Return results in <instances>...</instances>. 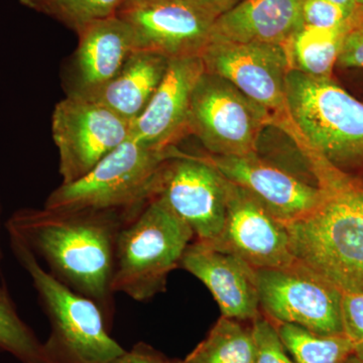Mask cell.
Masks as SVG:
<instances>
[{
  "label": "cell",
  "instance_id": "cell-8",
  "mask_svg": "<svg viewBox=\"0 0 363 363\" xmlns=\"http://www.w3.org/2000/svg\"><path fill=\"white\" fill-rule=\"evenodd\" d=\"M152 198L162 200L186 222L196 240L213 243L221 235L225 221L224 177L204 157L174 147L152 180Z\"/></svg>",
  "mask_w": 363,
  "mask_h": 363
},
{
  "label": "cell",
  "instance_id": "cell-2",
  "mask_svg": "<svg viewBox=\"0 0 363 363\" xmlns=\"http://www.w3.org/2000/svg\"><path fill=\"white\" fill-rule=\"evenodd\" d=\"M321 201L286 223L294 257L341 294H363V179L297 145Z\"/></svg>",
  "mask_w": 363,
  "mask_h": 363
},
{
  "label": "cell",
  "instance_id": "cell-17",
  "mask_svg": "<svg viewBox=\"0 0 363 363\" xmlns=\"http://www.w3.org/2000/svg\"><path fill=\"white\" fill-rule=\"evenodd\" d=\"M78 37L70 94L87 98L116 77L138 45L130 26L118 16L85 26Z\"/></svg>",
  "mask_w": 363,
  "mask_h": 363
},
{
  "label": "cell",
  "instance_id": "cell-3",
  "mask_svg": "<svg viewBox=\"0 0 363 363\" xmlns=\"http://www.w3.org/2000/svg\"><path fill=\"white\" fill-rule=\"evenodd\" d=\"M286 99L289 119L276 128L339 168L363 164L362 102L332 77L295 69L286 76Z\"/></svg>",
  "mask_w": 363,
  "mask_h": 363
},
{
  "label": "cell",
  "instance_id": "cell-20",
  "mask_svg": "<svg viewBox=\"0 0 363 363\" xmlns=\"http://www.w3.org/2000/svg\"><path fill=\"white\" fill-rule=\"evenodd\" d=\"M350 30L303 25L284 45L291 67L313 77L331 78L344 38Z\"/></svg>",
  "mask_w": 363,
  "mask_h": 363
},
{
  "label": "cell",
  "instance_id": "cell-26",
  "mask_svg": "<svg viewBox=\"0 0 363 363\" xmlns=\"http://www.w3.org/2000/svg\"><path fill=\"white\" fill-rule=\"evenodd\" d=\"M252 322L255 363H295L289 357L274 321L259 315Z\"/></svg>",
  "mask_w": 363,
  "mask_h": 363
},
{
  "label": "cell",
  "instance_id": "cell-25",
  "mask_svg": "<svg viewBox=\"0 0 363 363\" xmlns=\"http://www.w3.org/2000/svg\"><path fill=\"white\" fill-rule=\"evenodd\" d=\"M303 25L319 28H352L363 26L362 21L327 0H304Z\"/></svg>",
  "mask_w": 363,
  "mask_h": 363
},
{
  "label": "cell",
  "instance_id": "cell-9",
  "mask_svg": "<svg viewBox=\"0 0 363 363\" xmlns=\"http://www.w3.org/2000/svg\"><path fill=\"white\" fill-rule=\"evenodd\" d=\"M255 277L260 308L272 321L298 325L320 335L344 334L342 294L298 260L257 269Z\"/></svg>",
  "mask_w": 363,
  "mask_h": 363
},
{
  "label": "cell",
  "instance_id": "cell-22",
  "mask_svg": "<svg viewBox=\"0 0 363 363\" xmlns=\"http://www.w3.org/2000/svg\"><path fill=\"white\" fill-rule=\"evenodd\" d=\"M279 335L295 363H342L354 348L341 335H320L298 325L277 323Z\"/></svg>",
  "mask_w": 363,
  "mask_h": 363
},
{
  "label": "cell",
  "instance_id": "cell-33",
  "mask_svg": "<svg viewBox=\"0 0 363 363\" xmlns=\"http://www.w3.org/2000/svg\"><path fill=\"white\" fill-rule=\"evenodd\" d=\"M342 363H363V358L357 357V354H352L347 359L344 360Z\"/></svg>",
  "mask_w": 363,
  "mask_h": 363
},
{
  "label": "cell",
  "instance_id": "cell-27",
  "mask_svg": "<svg viewBox=\"0 0 363 363\" xmlns=\"http://www.w3.org/2000/svg\"><path fill=\"white\" fill-rule=\"evenodd\" d=\"M341 315L344 335L352 343L354 354L363 358V294H342Z\"/></svg>",
  "mask_w": 363,
  "mask_h": 363
},
{
  "label": "cell",
  "instance_id": "cell-18",
  "mask_svg": "<svg viewBox=\"0 0 363 363\" xmlns=\"http://www.w3.org/2000/svg\"><path fill=\"white\" fill-rule=\"evenodd\" d=\"M304 0H243L212 26L211 40L285 45L303 26Z\"/></svg>",
  "mask_w": 363,
  "mask_h": 363
},
{
  "label": "cell",
  "instance_id": "cell-32",
  "mask_svg": "<svg viewBox=\"0 0 363 363\" xmlns=\"http://www.w3.org/2000/svg\"><path fill=\"white\" fill-rule=\"evenodd\" d=\"M327 1L341 7L344 11H348V13L353 14V16H357V18L362 21V18H359V14H358L357 0H327Z\"/></svg>",
  "mask_w": 363,
  "mask_h": 363
},
{
  "label": "cell",
  "instance_id": "cell-21",
  "mask_svg": "<svg viewBox=\"0 0 363 363\" xmlns=\"http://www.w3.org/2000/svg\"><path fill=\"white\" fill-rule=\"evenodd\" d=\"M252 327L221 316L206 338L185 358L186 363H255Z\"/></svg>",
  "mask_w": 363,
  "mask_h": 363
},
{
  "label": "cell",
  "instance_id": "cell-23",
  "mask_svg": "<svg viewBox=\"0 0 363 363\" xmlns=\"http://www.w3.org/2000/svg\"><path fill=\"white\" fill-rule=\"evenodd\" d=\"M0 350L23 363H48L44 343L21 319L0 272Z\"/></svg>",
  "mask_w": 363,
  "mask_h": 363
},
{
  "label": "cell",
  "instance_id": "cell-4",
  "mask_svg": "<svg viewBox=\"0 0 363 363\" xmlns=\"http://www.w3.org/2000/svg\"><path fill=\"white\" fill-rule=\"evenodd\" d=\"M9 238L14 257L32 279L51 324L44 343L48 363H107L125 351L111 337V326L96 303L64 285L23 242Z\"/></svg>",
  "mask_w": 363,
  "mask_h": 363
},
{
  "label": "cell",
  "instance_id": "cell-28",
  "mask_svg": "<svg viewBox=\"0 0 363 363\" xmlns=\"http://www.w3.org/2000/svg\"><path fill=\"white\" fill-rule=\"evenodd\" d=\"M336 66L363 69V26L353 28L345 35Z\"/></svg>",
  "mask_w": 363,
  "mask_h": 363
},
{
  "label": "cell",
  "instance_id": "cell-11",
  "mask_svg": "<svg viewBox=\"0 0 363 363\" xmlns=\"http://www.w3.org/2000/svg\"><path fill=\"white\" fill-rule=\"evenodd\" d=\"M200 57L205 71L226 79L264 107L272 126L288 121L286 79L292 67L284 45L210 40Z\"/></svg>",
  "mask_w": 363,
  "mask_h": 363
},
{
  "label": "cell",
  "instance_id": "cell-31",
  "mask_svg": "<svg viewBox=\"0 0 363 363\" xmlns=\"http://www.w3.org/2000/svg\"><path fill=\"white\" fill-rule=\"evenodd\" d=\"M20 2L28 9L47 14L52 0H20Z\"/></svg>",
  "mask_w": 363,
  "mask_h": 363
},
{
  "label": "cell",
  "instance_id": "cell-6",
  "mask_svg": "<svg viewBox=\"0 0 363 363\" xmlns=\"http://www.w3.org/2000/svg\"><path fill=\"white\" fill-rule=\"evenodd\" d=\"M174 147L157 150L130 138L77 181L61 184L45 202L51 210H119L138 213L150 199L152 180Z\"/></svg>",
  "mask_w": 363,
  "mask_h": 363
},
{
  "label": "cell",
  "instance_id": "cell-30",
  "mask_svg": "<svg viewBox=\"0 0 363 363\" xmlns=\"http://www.w3.org/2000/svg\"><path fill=\"white\" fill-rule=\"evenodd\" d=\"M186 1L215 21L222 14L228 13L238 6L243 0H186Z\"/></svg>",
  "mask_w": 363,
  "mask_h": 363
},
{
  "label": "cell",
  "instance_id": "cell-29",
  "mask_svg": "<svg viewBox=\"0 0 363 363\" xmlns=\"http://www.w3.org/2000/svg\"><path fill=\"white\" fill-rule=\"evenodd\" d=\"M107 363H169V359L152 346L140 342Z\"/></svg>",
  "mask_w": 363,
  "mask_h": 363
},
{
  "label": "cell",
  "instance_id": "cell-12",
  "mask_svg": "<svg viewBox=\"0 0 363 363\" xmlns=\"http://www.w3.org/2000/svg\"><path fill=\"white\" fill-rule=\"evenodd\" d=\"M225 221L218 240L208 243L245 260L253 269H276L296 262L290 235L277 218L252 194L224 178Z\"/></svg>",
  "mask_w": 363,
  "mask_h": 363
},
{
  "label": "cell",
  "instance_id": "cell-36",
  "mask_svg": "<svg viewBox=\"0 0 363 363\" xmlns=\"http://www.w3.org/2000/svg\"><path fill=\"white\" fill-rule=\"evenodd\" d=\"M164 1V0H128L126 2H135V4H143V2Z\"/></svg>",
  "mask_w": 363,
  "mask_h": 363
},
{
  "label": "cell",
  "instance_id": "cell-19",
  "mask_svg": "<svg viewBox=\"0 0 363 363\" xmlns=\"http://www.w3.org/2000/svg\"><path fill=\"white\" fill-rule=\"evenodd\" d=\"M169 64V59L164 55L136 50L116 77L87 99L133 123L149 104Z\"/></svg>",
  "mask_w": 363,
  "mask_h": 363
},
{
  "label": "cell",
  "instance_id": "cell-34",
  "mask_svg": "<svg viewBox=\"0 0 363 363\" xmlns=\"http://www.w3.org/2000/svg\"><path fill=\"white\" fill-rule=\"evenodd\" d=\"M1 216H2V207L1 202H0V267H1L2 259H4V253H2L1 247ZM1 272V269H0Z\"/></svg>",
  "mask_w": 363,
  "mask_h": 363
},
{
  "label": "cell",
  "instance_id": "cell-7",
  "mask_svg": "<svg viewBox=\"0 0 363 363\" xmlns=\"http://www.w3.org/2000/svg\"><path fill=\"white\" fill-rule=\"evenodd\" d=\"M272 117L226 79L205 71L191 98L188 133L195 135L209 155L259 154L260 135Z\"/></svg>",
  "mask_w": 363,
  "mask_h": 363
},
{
  "label": "cell",
  "instance_id": "cell-37",
  "mask_svg": "<svg viewBox=\"0 0 363 363\" xmlns=\"http://www.w3.org/2000/svg\"><path fill=\"white\" fill-rule=\"evenodd\" d=\"M169 363H186L185 360H180V359H169Z\"/></svg>",
  "mask_w": 363,
  "mask_h": 363
},
{
  "label": "cell",
  "instance_id": "cell-15",
  "mask_svg": "<svg viewBox=\"0 0 363 363\" xmlns=\"http://www.w3.org/2000/svg\"><path fill=\"white\" fill-rule=\"evenodd\" d=\"M205 72L201 57L169 60L168 70L149 104L131 123L130 138L157 150H168L188 133L191 98Z\"/></svg>",
  "mask_w": 363,
  "mask_h": 363
},
{
  "label": "cell",
  "instance_id": "cell-16",
  "mask_svg": "<svg viewBox=\"0 0 363 363\" xmlns=\"http://www.w3.org/2000/svg\"><path fill=\"white\" fill-rule=\"evenodd\" d=\"M180 267L207 286L222 316L242 322L260 315L255 269L245 260L196 240L184 253Z\"/></svg>",
  "mask_w": 363,
  "mask_h": 363
},
{
  "label": "cell",
  "instance_id": "cell-10",
  "mask_svg": "<svg viewBox=\"0 0 363 363\" xmlns=\"http://www.w3.org/2000/svg\"><path fill=\"white\" fill-rule=\"evenodd\" d=\"M52 138L58 147L63 182L84 177L130 138L131 123L87 98L69 94L55 106Z\"/></svg>",
  "mask_w": 363,
  "mask_h": 363
},
{
  "label": "cell",
  "instance_id": "cell-5",
  "mask_svg": "<svg viewBox=\"0 0 363 363\" xmlns=\"http://www.w3.org/2000/svg\"><path fill=\"white\" fill-rule=\"evenodd\" d=\"M195 235L162 200L152 198L124 223L117 238L112 290L145 302L166 289Z\"/></svg>",
  "mask_w": 363,
  "mask_h": 363
},
{
  "label": "cell",
  "instance_id": "cell-13",
  "mask_svg": "<svg viewBox=\"0 0 363 363\" xmlns=\"http://www.w3.org/2000/svg\"><path fill=\"white\" fill-rule=\"evenodd\" d=\"M117 16L130 26L138 50L169 60L201 56L214 23L186 0L125 2Z\"/></svg>",
  "mask_w": 363,
  "mask_h": 363
},
{
  "label": "cell",
  "instance_id": "cell-24",
  "mask_svg": "<svg viewBox=\"0 0 363 363\" xmlns=\"http://www.w3.org/2000/svg\"><path fill=\"white\" fill-rule=\"evenodd\" d=\"M128 0H52L47 14L76 33L96 21L113 18Z\"/></svg>",
  "mask_w": 363,
  "mask_h": 363
},
{
  "label": "cell",
  "instance_id": "cell-1",
  "mask_svg": "<svg viewBox=\"0 0 363 363\" xmlns=\"http://www.w3.org/2000/svg\"><path fill=\"white\" fill-rule=\"evenodd\" d=\"M130 218L119 210L23 208L9 217L6 228L52 277L96 303L111 326L117 238Z\"/></svg>",
  "mask_w": 363,
  "mask_h": 363
},
{
  "label": "cell",
  "instance_id": "cell-14",
  "mask_svg": "<svg viewBox=\"0 0 363 363\" xmlns=\"http://www.w3.org/2000/svg\"><path fill=\"white\" fill-rule=\"evenodd\" d=\"M203 157L226 180L245 189L285 224L309 214L321 201L316 184L308 183L259 154Z\"/></svg>",
  "mask_w": 363,
  "mask_h": 363
},
{
  "label": "cell",
  "instance_id": "cell-35",
  "mask_svg": "<svg viewBox=\"0 0 363 363\" xmlns=\"http://www.w3.org/2000/svg\"><path fill=\"white\" fill-rule=\"evenodd\" d=\"M358 14L363 21V0H357Z\"/></svg>",
  "mask_w": 363,
  "mask_h": 363
}]
</instances>
